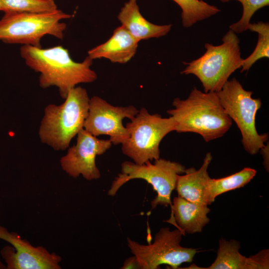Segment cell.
I'll return each instance as SVG.
<instances>
[{
	"instance_id": "6da1fadb",
	"label": "cell",
	"mask_w": 269,
	"mask_h": 269,
	"mask_svg": "<svg viewBox=\"0 0 269 269\" xmlns=\"http://www.w3.org/2000/svg\"><path fill=\"white\" fill-rule=\"evenodd\" d=\"M20 53L25 64L40 73V86L57 87L64 99L69 90L77 85L93 82L97 78L90 68L92 59L88 56L83 62H76L72 59L68 50L61 45L44 49L23 45Z\"/></svg>"
},
{
	"instance_id": "7a4b0ae2",
	"label": "cell",
	"mask_w": 269,
	"mask_h": 269,
	"mask_svg": "<svg viewBox=\"0 0 269 269\" xmlns=\"http://www.w3.org/2000/svg\"><path fill=\"white\" fill-rule=\"evenodd\" d=\"M172 105L167 113L176 123L175 131L196 133L206 142L223 136L232 124L216 92H202L194 87L187 99L176 98Z\"/></svg>"
},
{
	"instance_id": "3957f363",
	"label": "cell",
	"mask_w": 269,
	"mask_h": 269,
	"mask_svg": "<svg viewBox=\"0 0 269 269\" xmlns=\"http://www.w3.org/2000/svg\"><path fill=\"white\" fill-rule=\"evenodd\" d=\"M89 101L85 89L75 87L69 90L63 104L47 106L38 132L41 142L55 150L68 148L72 138L84 128Z\"/></svg>"
},
{
	"instance_id": "277c9868",
	"label": "cell",
	"mask_w": 269,
	"mask_h": 269,
	"mask_svg": "<svg viewBox=\"0 0 269 269\" xmlns=\"http://www.w3.org/2000/svg\"><path fill=\"white\" fill-rule=\"evenodd\" d=\"M219 45L206 43L204 54L190 62L181 72L196 76L202 84L205 92L219 91L231 75L242 67L240 39L232 29L222 38Z\"/></svg>"
},
{
	"instance_id": "5b68a950",
	"label": "cell",
	"mask_w": 269,
	"mask_h": 269,
	"mask_svg": "<svg viewBox=\"0 0 269 269\" xmlns=\"http://www.w3.org/2000/svg\"><path fill=\"white\" fill-rule=\"evenodd\" d=\"M71 17L58 9L43 12L4 13L0 20V40L40 48L41 39L45 35L62 39L66 24L61 20Z\"/></svg>"
},
{
	"instance_id": "8992f818",
	"label": "cell",
	"mask_w": 269,
	"mask_h": 269,
	"mask_svg": "<svg viewBox=\"0 0 269 269\" xmlns=\"http://www.w3.org/2000/svg\"><path fill=\"white\" fill-rule=\"evenodd\" d=\"M252 94V91L244 89L236 78L228 80L217 92L225 112L241 132L244 149L255 155L266 145L269 135L259 134L256 129V116L262 101L260 98H253Z\"/></svg>"
},
{
	"instance_id": "52a82bcc",
	"label": "cell",
	"mask_w": 269,
	"mask_h": 269,
	"mask_svg": "<svg viewBox=\"0 0 269 269\" xmlns=\"http://www.w3.org/2000/svg\"><path fill=\"white\" fill-rule=\"evenodd\" d=\"M126 127L129 136L122 144V152L134 162L141 164L160 158V142L168 134L175 131L176 123L171 116L164 118L141 108Z\"/></svg>"
},
{
	"instance_id": "ba28073f",
	"label": "cell",
	"mask_w": 269,
	"mask_h": 269,
	"mask_svg": "<svg viewBox=\"0 0 269 269\" xmlns=\"http://www.w3.org/2000/svg\"><path fill=\"white\" fill-rule=\"evenodd\" d=\"M186 168L181 163L163 158L147 161L141 164L125 161L122 163L121 172L115 178L108 190L109 196H115L119 189L129 181L141 179L150 184L157 195L151 201V209L158 205H171V195L175 189L177 176Z\"/></svg>"
},
{
	"instance_id": "9c48e42d",
	"label": "cell",
	"mask_w": 269,
	"mask_h": 269,
	"mask_svg": "<svg viewBox=\"0 0 269 269\" xmlns=\"http://www.w3.org/2000/svg\"><path fill=\"white\" fill-rule=\"evenodd\" d=\"M183 235L177 228L171 231L163 227L155 235L152 243L142 245L128 238L127 244L140 269H158L161 265L176 269L183 263H191L198 252L180 245Z\"/></svg>"
},
{
	"instance_id": "30bf717a",
	"label": "cell",
	"mask_w": 269,
	"mask_h": 269,
	"mask_svg": "<svg viewBox=\"0 0 269 269\" xmlns=\"http://www.w3.org/2000/svg\"><path fill=\"white\" fill-rule=\"evenodd\" d=\"M138 111L134 106H114L98 96H93L90 99L84 129L97 137L108 135L112 144H122L129 136L123 121L125 118L131 120Z\"/></svg>"
},
{
	"instance_id": "8fae6325",
	"label": "cell",
	"mask_w": 269,
	"mask_h": 269,
	"mask_svg": "<svg viewBox=\"0 0 269 269\" xmlns=\"http://www.w3.org/2000/svg\"><path fill=\"white\" fill-rule=\"evenodd\" d=\"M0 239L11 246L0 251L6 269H60L61 257L42 246H33L14 232L0 225Z\"/></svg>"
},
{
	"instance_id": "7c38bea8",
	"label": "cell",
	"mask_w": 269,
	"mask_h": 269,
	"mask_svg": "<svg viewBox=\"0 0 269 269\" xmlns=\"http://www.w3.org/2000/svg\"><path fill=\"white\" fill-rule=\"evenodd\" d=\"M112 144L109 139H99L83 128L77 134L76 144L69 147L66 154L60 158L61 168L73 178L82 175L89 181L99 179L101 173L96 157L104 154Z\"/></svg>"
},
{
	"instance_id": "4fadbf2b",
	"label": "cell",
	"mask_w": 269,
	"mask_h": 269,
	"mask_svg": "<svg viewBox=\"0 0 269 269\" xmlns=\"http://www.w3.org/2000/svg\"><path fill=\"white\" fill-rule=\"evenodd\" d=\"M240 243L235 240L221 239L217 256L208 267L201 268L192 264L186 269H268L269 250L264 249L247 257L239 252Z\"/></svg>"
},
{
	"instance_id": "5bb4252c",
	"label": "cell",
	"mask_w": 269,
	"mask_h": 269,
	"mask_svg": "<svg viewBox=\"0 0 269 269\" xmlns=\"http://www.w3.org/2000/svg\"><path fill=\"white\" fill-rule=\"evenodd\" d=\"M171 217L166 221L173 224L184 235L202 232L210 221V209L204 204L193 202L178 196L170 205Z\"/></svg>"
},
{
	"instance_id": "9a60e30c",
	"label": "cell",
	"mask_w": 269,
	"mask_h": 269,
	"mask_svg": "<svg viewBox=\"0 0 269 269\" xmlns=\"http://www.w3.org/2000/svg\"><path fill=\"white\" fill-rule=\"evenodd\" d=\"M139 42L121 25L107 41L90 49L88 56L92 60L104 58L114 63H125L135 55Z\"/></svg>"
},
{
	"instance_id": "2e32d148",
	"label": "cell",
	"mask_w": 269,
	"mask_h": 269,
	"mask_svg": "<svg viewBox=\"0 0 269 269\" xmlns=\"http://www.w3.org/2000/svg\"><path fill=\"white\" fill-rule=\"evenodd\" d=\"M212 159L210 152L206 153L200 168L186 169L184 174L177 176L175 190L178 196L193 202L210 205L208 195L210 177L208 168Z\"/></svg>"
},
{
	"instance_id": "e0dca14e",
	"label": "cell",
	"mask_w": 269,
	"mask_h": 269,
	"mask_svg": "<svg viewBox=\"0 0 269 269\" xmlns=\"http://www.w3.org/2000/svg\"><path fill=\"white\" fill-rule=\"evenodd\" d=\"M137 0H129L121 8L118 19L130 33L139 41L166 35L172 25H156L147 21L140 12Z\"/></svg>"
},
{
	"instance_id": "ac0fdd59",
	"label": "cell",
	"mask_w": 269,
	"mask_h": 269,
	"mask_svg": "<svg viewBox=\"0 0 269 269\" xmlns=\"http://www.w3.org/2000/svg\"><path fill=\"white\" fill-rule=\"evenodd\" d=\"M256 173L255 169L245 167L240 171L226 177L217 179L210 178L208 189L209 204H211L218 196L244 187L253 179Z\"/></svg>"
},
{
	"instance_id": "d6986e66",
	"label": "cell",
	"mask_w": 269,
	"mask_h": 269,
	"mask_svg": "<svg viewBox=\"0 0 269 269\" xmlns=\"http://www.w3.org/2000/svg\"><path fill=\"white\" fill-rule=\"evenodd\" d=\"M182 9V23L184 27H190L198 21L207 19L219 11L217 6L203 0H173Z\"/></svg>"
},
{
	"instance_id": "ffe728a7",
	"label": "cell",
	"mask_w": 269,
	"mask_h": 269,
	"mask_svg": "<svg viewBox=\"0 0 269 269\" xmlns=\"http://www.w3.org/2000/svg\"><path fill=\"white\" fill-rule=\"evenodd\" d=\"M248 29L258 33V40L254 51L247 58L243 59L241 72L248 71L257 60L269 57V23L262 21L250 23Z\"/></svg>"
},
{
	"instance_id": "44dd1931",
	"label": "cell",
	"mask_w": 269,
	"mask_h": 269,
	"mask_svg": "<svg viewBox=\"0 0 269 269\" xmlns=\"http://www.w3.org/2000/svg\"><path fill=\"white\" fill-rule=\"evenodd\" d=\"M2 11L9 12H43L57 9L54 0H0Z\"/></svg>"
},
{
	"instance_id": "7402d4cb",
	"label": "cell",
	"mask_w": 269,
	"mask_h": 269,
	"mask_svg": "<svg viewBox=\"0 0 269 269\" xmlns=\"http://www.w3.org/2000/svg\"><path fill=\"white\" fill-rule=\"evenodd\" d=\"M222 2H228L230 0H220ZM243 6V13L241 19L230 26L236 33H242L248 29L250 19L255 12L260 8L269 4V0H237Z\"/></svg>"
},
{
	"instance_id": "603a6c76",
	"label": "cell",
	"mask_w": 269,
	"mask_h": 269,
	"mask_svg": "<svg viewBox=\"0 0 269 269\" xmlns=\"http://www.w3.org/2000/svg\"><path fill=\"white\" fill-rule=\"evenodd\" d=\"M121 269H139L138 263L136 257L134 256L127 259L124 262Z\"/></svg>"
},
{
	"instance_id": "cb8c5ba5",
	"label": "cell",
	"mask_w": 269,
	"mask_h": 269,
	"mask_svg": "<svg viewBox=\"0 0 269 269\" xmlns=\"http://www.w3.org/2000/svg\"><path fill=\"white\" fill-rule=\"evenodd\" d=\"M261 154L263 156L264 159V165L266 170L269 172V143L268 145H265L263 147H262L260 150Z\"/></svg>"
},
{
	"instance_id": "d4e9b609",
	"label": "cell",
	"mask_w": 269,
	"mask_h": 269,
	"mask_svg": "<svg viewBox=\"0 0 269 269\" xmlns=\"http://www.w3.org/2000/svg\"><path fill=\"white\" fill-rule=\"evenodd\" d=\"M0 269H6V266L1 262L0 257Z\"/></svg>"
},
{
	"instance_id": "484cf974",
	"label": "cell",
	"mask_w": 269,
	"mask_h": 269,
	"mask_svg": "<svg viewBox=\"0 0 269 269\" xmlns=\"http://www.w3.org/2000/svg\"><path fill=\"white\" fill-rule=\"evenodd\" d=\"M0 11H2V8H1L0 3Z\"/></svg>"
}]
</instances>
